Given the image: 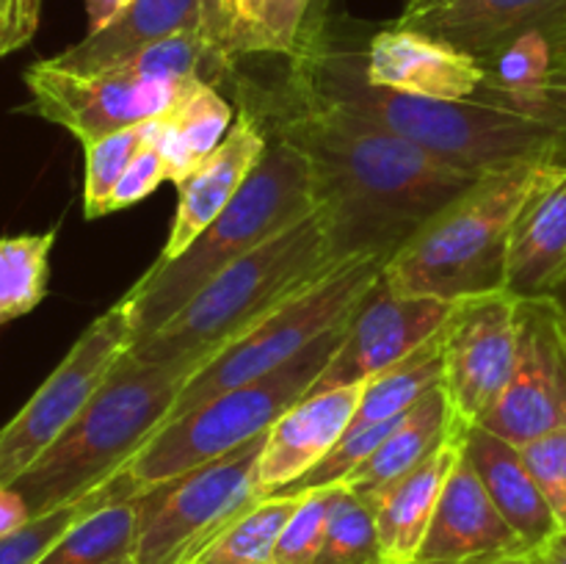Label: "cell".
Segmentation results:
<instances>
[{"label": "cell", "instance_id": "7a4b0ae2", "mask_svg": "<svg viewBox=\"0 0 566 564\" xmlns=\"http://www.w3.org/2000/svg\"><path fill=\"white\" fill-rule=\"evenodd\" d=\"M291 75L464 175L486 177L534 160H566L562 138L523 114L481 100H434L374 86L363 72V55L335 50L326 33L293 55Z\"/></svg>", "mask_w": 566, "mask_h": 564}, {"label": "cell", "instance_id": "1f68e13d", "mask_svg": "<svg viewBox=\"0 0 566 564\" xmlns=\"http://www.w3.org/2000/svg\"><path fill=\"white\" fill-rule=\"evenodd\" d=\"M298 495H271L254 503L193 564H274L282 525L296 509Z\"/></svg>", "mask_w": 566, "mask_h": 564}, {"label": "cell", "instance_id": "52a82bcc", "mask_svg": "<svg viewBox=\"0 0 566 564\" xmlns=\"http://www.w3.org/2000/svg\"><path fill=\"white\" fill-rule=\"evenodd\" d=\"M348 324L337 326L282 368L224 390L182 418L169 420L127 462L133 479L144 487L164 484L265 435L280 415L307 396L332 354L340 348Z\"/></svg>", "mask_w": 566, "mask_h": 564}, {"label": "cell", "instance_id": "bcb514c9", "mask_svg": "<svg viewBox=\"0 0 566 564\" xmlns=\"http://www.w3.org/2000/svg\"><path fill=\"white\" fill-rule=\"evenodd\" d=\"M564 28H566V9H564Z\"/></svg>", "mask_w": 566, "mask_h": 564}, {"label": "cell", "instance_id": "4316f807", "mask_svg": "<svg viewBox=\"0 0 566 564\" xmlns=\"http://www.w3.org/2000/svg\"><path fill=\"white\" fill-rule=\"evenodd\" d=\"M442 385V330L431 341H426L418 352L409 354L385 374L365 382L363 401L352 420V429H365L374 424L401 418L412 409L426 393Z\"/></svg>", "mask_w": 566, "mask_h": 564}, {"label": "cell", "instance_id": "d6a6232c", "mask_svg": "<svg viewBox=\"0 0 566 564\" xmlns=\"http://www.w3.org/2000/svg\"><path fill=\"white\" fill-rule=\"evenodd\" d=\"M313 564H390L381 547L374 509L348 487L337 484L332 492L329 525Z\"/></svg>", "mask_w": 566, "mask_h": 564}, {"label": "cell", "instance_id": "cb8c5ba5", "mask_svg": "<svg viewBox=\"0 0 566 564\" xmlns=\"http://www.w3.org/2000/svg\"><path fill=\"white\" fill-rule=\"evenodd\" d=\"M457 424L459 420L453 418V409L451 404H448L442 385L434 387V390L426 393L412 409H407V412L396 420V426L387 431V437L379 442V448H376L357 470H352V473L343 479V487L357 492L363 501H370L376 492H381L387 484H392L398 476H403L409 468H415L420 459L429 457V453L457 429Z\"/></svg>", "mask_w": 566, "mask_h": 564}, {"label": "cell", "instance_id": "7dc6e473", "mask_svg": "<svg viewBox=\"0 0 566 564\" xmlns=\"http://www.w3.org/2000/svg\"><path fill=\"white\" fill-rule=\"evenodd\" d=\"M130 564H133V562H130Z\"/></svg>", "mask_w": 566, "mask_h": 564}, {"label": "cell", "instance_id": "f35d334b", "mask_svg": "<svg viewBox=\"0 0 566 564\" xmlns=\"http://www.w3.org/2000/svg\"><path fill=\"white\" fill-rule=\"evenodd\" d=\"M238 0H202V33L224 53L227 33L232 28ZM227 55V53H224Z\"/></svg>", "mask_w": 566, "mask_h": 564}, {"label": "cell", "instance_id": "b9f144b4", "mask_svg": "<svg viewBox=\"0 0 566 564\" xmlns=\"http://www.w3.org/2000/svg\"><path fill=\"white\" fill-rule=\"evenodd\" d=\"M329 3H332V0H315V3H313V14H310L307 36H304L302 48H307V44H313L315 39L324 36V20H326V9H329Z\"/></svg>", "mask_w": 566, "mask_h": 564}, {"label": "cell", "instance_id": "5b68a950", "mask_svg": "<svg viewBox=\"0 0 566 564\" xmlns=\"http://www.w3.org/2000/svg\"><path fill=\"white\" fill-rule=\"evenodd\" d=\"M269 136V133H265ZM318 210L313 177L304 160L269 136L263 158L232 199L230 208L175 260H155L147 274L125 293L136 337L144 341L175 318L216 274L254 252L280 232Z\"/></svg>", "mask_w": 566, "mask_h": 564}, {"label": "cell", "instance_id": "6da1fadb", "mask_svg": "<svg viewBox=\"0 0 566 564\" xmlns=\"http://www.w3.org/2000/svg\"><path fill=\"white\" fill-rule=\"evenodd\" d=\"M260 100L269 136L291 147L313 177L337 258L392 254L481 177L440 164L407 138L321 97L287 72Z\"/></svg>", "mask_w": 566, "mask_h": 564}, {"label": "cell", "instance_id": "8992f818", "mask_svg": "<svg viewBox=\"0 0 566 564\" xmlns=\"http://www.w3.org/2000/svg\"><path fill=\"white\" fill-rule=\"evenodd\" d=\"M534 160L492 171L426 221L390 260L381 280L398 296L446 302L506 288V252L514 219L545 169Z\"/></svg>", "mask_w": 566, "mask_h": 564}, {"label": "cell", "instance_id": "e575fe53", "mask_svg": "<svg viewBox=\"0 0 566 564\" xmlns=\"http://www.w3.org/2000/svg\"><path fill=\"white\" fill-rule=\"evenodd\" d=\"M517 448L528 470L534 473L542 495L551 503L558 525L566 529V426L547 431V435Z\"/></svg>", "mask_w": 566, "mask_h": 564}, {"label": "cell", "instance_id": "d590c367", "mask_svg": "<svg viewBox=\"0 0 566 564\" xmlns=\"http://www.w3.org/2000/svg\"><path fill=\"white\" fill-rule=\"evenodd\" d=\"M164 180H166L164 155H160L158 142H153L147 144L136 158H133V164L127 166L122 180L116 182L114 194H111L108 213H116V210H125L130 208V205L142 202V199H147Z\"/></svg>", "mask_w": 566, "mask_h": 564}, {"label": "cell", "instance_id": "9a60e30c", "mask_svg": "<svg viewBox=\"0 0 566 564\" xmlns=\"http://www.w3.org/2000/svg\"><path fill=\"white\" fill-rule=\"evenodd\" d=\"M363 72L374 86L434 100H475L486 77L475 55L398 22L370 36Z\"/></svg>", "mask_w": 566, "mask_h": 564}, {"label": "cell", "instance_id": "3957f363", "mask_svg": "<svg viewBox=\"0 0 566 564\" xmlns=\"http://www.w3.org/2000/svg\"><path fill=\"white\" fill-rule=\"evenodd\" d=\"M340 263L346 260L337 258L329 221L318 208L227 265L175 318L133 343L130 352L147 363L175 365L191 379L221 348Z\"/></svg>", "mask_w": 566, "mask_h": 564}, {"label": "cell", "instance_id": "ee69618b", "mask_svg": "<svg viewBox=\"0 0 566 564\" xmlns=\"http://www.w3.org/2000/svg\"><path fill=\"white\" fill-rule=\"evenodd\" d=\"M446 3H451V0H403V11L398 20H412V17L426 14V11H434Z\"/></svg>", "mask_w": 566, "mask_h": 564}, {"label": "cell", "instance_id": "7bdbcfd3", "mask_svg": "<svg viewBox=\"0 0 566 564\" xmlns=\"http://www.w3.org/2000/svg\"><path fill=\"white\" fill-rule=\"evenodd\" d=\"M536 556H539V564H566V529L558 531Z\"/></svg>", "mask_w": 566, "mask_h": 564}, {"label": "cell", "instance_id": "f6af8a7d", "mask_svg": "<svg viewBox=\"0 0 566 564\" xmlns=\"http://www.w3.org/2000/svg\"><path fill=\"white\" fill-rule=\"evenodd\" d=\"M501 564H539V556H536V553H523V556L506 558V562Z\"/></svg>", "mask_w": 566, "mask_h": 564}, {"label": "cell", "instance_id": "277c9868", "mask_svg": "<svg viewBox=\"0 0 566 564\" xmlns=\"http://www.w3.org/2000/svg\"><path fill=\"white\" fill-rule=\"evenodd\" d=\"M188 376L127 348L70 429L14 481L33 518L53 512L119 473L166 426Z\"/></svg>", "mask_w": 566, "mask_h": 564}, {"label": "cell", "instance_id": "5bb4252c", "mask_svg": "<svg viewBox=\"0 0 566 564\" xmlns=\"http://www.w3.org/2000/svg\"><path fill=\"white\" fill-rule=\"evenodd\" d=\"M531 553L464 457L453 468L412 564H501Z\"/></svg>", "mask_w": 566, "mask_h": 564}, {"label": "cell", "instance_id": "8fae6325", "mask_svg": "<svg viewBox=\"0 0 566 564\" xmlns=\"http://www.w3.org/2000/svg\"><path fill=\"white\" fill-rule=\"evenodd\" d=\"M31 100L20 111L70 130L83 147L138 122L164 116L197 83H171L116 66L99 75H75L53 61H36L25 70Z\"/></svg>", "mask_w": 566, "mask_h": 564}, {"label": "cell", "instance_id": "60d3db41", "mask_svg": "<svg viewBox=\"0 0 566 564\" xmlns=\"http://www.w3.org/2000/svg\"><path fill=\"white\" fill-rule=\"evenodd\" d=\"M133 0H86V17H88V33L103 31L114 20H119Z\"/></svg>", "mask_w": 566, "mask_h": 564}, {"label": "cell", "instance_id": "44dd1931", "mask_svg": "<svg viewBox=\"0 0 566 564\" xmlns=\"http://www.w3.org/2000/svg\"><path fill=\"white\" fill-rule=\"evenodd\" d=\"M186 31H202V0H133L119 20L86 33L50 61L75 75H99L127 64L149 44Z\"/></svg>", "mask_w": 566, "mask_h": 564}, {"label": "cell", "instance_id": "e0dca14e", "mask_svg": "<svg viewBox=\"0 0 566 564\" xmlns=\"http://www.w3.org/2000/svg\"><path fill=\"white\" fill-rule=\"evenodd\" d=\"M363 390L365 382L307 393L271 424L258 462L260 498L280 495L346 437L363 401Z\"/></svg>", "mask_w": 566, "mask_h": 564}, {"label": "cell", "instance_id": "2e32d148", "mask_svg": "<svg viewBox=\"0 0 566 564\" xmlns=\"http://www.w3.org/2000/svg\"><path fill=\"white\" fill-rule=\"evenodd\" d=\"M265 147H269V136H265L258 114L243 105L224 142L191 175L175 182L180 197H177L169 238L158 254L160 263L180 258L230 208V202L263 158Z\"/></svg>", "mask_w": 566, "mask_h": 564}, {"label": "cell", "instance_id": "8d00e7d4", "mask_svg": "<svg viewBox=\"0 0 566 564\" xmlns=\"http://www.w3.org/2000/svg\"><path fill=\"white\" fill-rule=\"evenodd\" d=\"M39 14L42 0H0V59L31 42Z\"/></svg>", "mask_w": 566, "mask_h": 564}, {"label": "cell", "instance_id": "30bf717a", "mask_svg": "<svg viewBox=\"0 0 566 564\" xmlns=\"http://www.w3.org/2000/svg\"><path fill=\"white\" fill-rule=\"evenodd\" d=\"M133 337L136 326L130 304L122 296L83 330L53 374L0 429V487L14 484L70 429L122 354L133 346Z\"/></svg>", "mask_w": 566, "mask_h": 564}, {"label": "cell", "instance_id": "7402d4cb", "mask_svg": "<svg viewBox=\"0 0 566 564\" xmlns=\"http://www.w3.org/2000/svg\"><path fill=\"white\" fill-rule=\"evenodd\" d=\"M564 9L566 0H451L434 11L396 22L418 28L481 61L514 33L553 20Z\"/></svg>", "mask_w": 566, "mask_h": 564}, {"label": "cell", "instance_id": "ab89813d", "mask_svg": "<svg viewBox=\"0 0 566 564\" xmlns=\"http://www.w3.org/2000/svg\"><path fill=\"white\" fill-rule=\"evenodd\" d=\"M33 520L31 509H28L25 498L14 490L11 484L0 487V540L14 531H20L22 525H28Z\"/></svg>", "mask_w": 566, "mask_h": 564}, {"label": "cell", "instance_id": "9c48e42d", "mask_svg": "<svg viewBox=\"0 0 566 564\" xmlns=\"http://www.w3.org/2000/svg\"><path fill=\"white\" fill-rule=\"evenodd\" d=\"M265 435L219 459L188 470L180 479L153 487L136 564H193L254 503L258 462Z\"/></svg>", "mask_w": 566, "mask_h": 564}, {"label": "cell", "instance_id": "4dcf8cb0", "mask_svg": "<svg viewBox=\"0 0 566 564\" xmlns=\"http://www.w3.org/2000/svg\"><path fill=\"white\" fill-rule=\"evenodd\" d=\"M160 130H164V116H155V119L138 122V125L116 130L83 147V153H86V177H83V213H86V219L108 216V202L116 182L122 180L127 166L147 144L158 142Z\"/></svg>", "mask_w": 566, "mask_h": 564}, {"label": "cell", "instance_id": "74e56055", "mask_svg": "<svg viewBox=\"0 0 566 564\" xmlns=\"http://www.w3.org/2000/svg\"><path fill=\"white\" fill-rule=\"evenodd\" d=\"M536 122L551 127L566 147V36L556 50V61H553L551 77H547L545 100L536 111Z\"/></svg>", "mask_w": 566, "mask_h": 564}, {"label": "cell", "instance_id": "4fadbf2b", "mask_svg": "<svg viewBox=\"0 0 566 564\" xmlns=\"http://www.w3.org/2000/svg\"><path fill=\"white\" fill-rule=\"evenodd\" d=\"M453 304L434 296H398L379 280L352 315L340 348L310 393L363 385L390 370L446 326Z\"/></svg>", "mask_w": 566, "mask_h": 564}, {"label": "cell", "instance_id": "ba28073f", "mask_svg": "<svg viewBox=\"0 0 566 564\" xmlns=\"http://www.w3.org/2000/svg\"><path fill=\"white\" fill-rule=\"evenodd\" d=\"M387 260H390L387 254H363V258L346 260L324 280L265 315L258 326L235 337L186 382L169 420L182 418L224 390L282 368L315 341L348 324L365 296L381 280Z\"/></svg>", "mask_w": 566, "mask_h": 564}, {"label": "cell", "instance_id": "836d02e7", "mask_svg": "<svg viewBox=\"0 0 566 564\" xmlns=\"http://www.w3.org/2000/svg\"><path fill=\"white\" fill-rule=\"evenodd\" d=\"M332 492L335 487L326 490H310L298 495L296 509L282 525L280 540L274 547V564H313L324 545L326 525H329L332 512Z\"/></svg>", "mask_w": 566, "mask_h": 564}, {"label": "cell", "instance_id": "d4e9b609", "mask_svg": "<svg viewBox=\"0 0 566 564\" xmlns=\"http://www.w3.org/2000/svg\"><path fill=\"white\" fill-rule=\"evenodd\" d=\"M149 503L153 487L94 509L77 520L36 564H130Z\"/></svg>", "mask_w": 566, "mask_h": 564}, {"label": "cell", "instance_id": "83f0119b", "mask_svg": "<svg viewBox=\"0 0 566 564\" xmlns=\"http://www.w3.org/2000/svg\"><path fill=\"white\" fill-rule=\"evenodd\" d=\"M315 0H238L224 53L232 61L241 55H293L307 36Z\"/></svg>", "mask_w": 566, "mask_h": 564}, {"label": "cell", "instance_id": "f1b7e54d", "mask_svg": "<svg viewBox=\"0 0 566 564\" xmlns=\"http://www.w3.org/2000/svg\"><path fill=\"white\" fill-rule=\"evenodd\" d=\"M147 490L142 481L133 479V473L125 468L116 476H111L108 481L97 484L94 490H88L86 495L75 498V501L64 503V506L53 509V512L42 514V518H33L31 523L22 525L14 534L3 536L0 540V564H36L72 525L81 518H86L94 509L105 506L111 501H119V498L136 495V492Z\"/></svg>", "mask_w": 566, "mask_h": 564}, {"label": "cell", "instance_id": "484cf974", "mask_svg": "<svg viewBox=\"0 0 566 564\" xmlns=\"http://www.w3.org/2000/svg\"><path fill=\"white\" fill-rule=\"evenodd\" d=\"M232 105L224 94L208 83H197L180 97V103L164 114L158 149L166 164V180L180 182L191 175L232 127Z\"/></svg>", "mask_w": 566, "mask_h": 564}, {"label": "cell", "instance_id": "f546056e", "mask_svg": "<svg viewBox=\"0 0 566 564\" xmlns=\"http://www.w3.org/2000/svg\"><path fill=\"white\" fill-rule=\"evenodd\" d=\"M55 232L0 238V324L28 315L44 299Z\"/></svg>", "mask_w": 566, "mask_h": 564}, {"label": "cell", "instance_id": "d6986e66", "mask_svg": "<svg viewBox=\"0 0 566 564\" xmlns=\"http://www.w3.org/2000/svg\"><path fill=\"white\" fill-rule=\"evenodd\" d=\"M464 453V424L429 453L415 468L398 476L392 484L376 492L368 503L374 509L381 547L390 564H412L423 536L429 531L448 479Z\"/></svg>", "mask_w": 566, "mask_h": 564}, {"label": "cell", "instance_id": "ac0fdd59", "mask_svg": "<svg viewBox=\"0 0 566 564\" xmlns=\"http://www.w3.org/2000/svg\"><path fill=\"white\" fill-rule=\"evenodd\" d=\"M566 282V160L551 164L509 236L506 280L517 296H551Z\"/></svg>", "mask_w": 566, "mask_h": 564}, {"label": "cell", "instance_id": "7c38bea8", "mask_svg": "<svg viewBox=\"0 0 566 564\" xmlns=\"http://www.w3.org/2000/svg\"><path fill=\"white\" fill-rule=\"evenodd\" d=\"M520 304L509 288L457 299L442 326V390L453 418L475 426L512 382L520 354Z\"/></svg>", "mask_w": 566, "mask_h": 564}, {"label": "cell", "instance_id": "603a6c76", "mask_svg": "<svg viewBox=\"0 0 566 564\" xmlns=\"http://www.w3.org/2000/svg\"><path fill=\"white\" fill-rule=\"evenodd\" d=\"M564 36V14H558L497 44L486 59H481L486 77L475 100L536 119Z\"/></svg>", "mask_w": 566, "mask_h": 564}, {"label": "cell", "instance_id": "ffe728a7", "mask_svg": "<svg viewBox=\"0 0 566 564\" xmlns=\"http://www.w3.org/2000/svg\"><path fill=\"white\" fill-rule=\"evenodd\" d=\"M464 457L475 468L497 512L517 531L531 553H539L562 531L514 442L492 435L479 424L464 426Z\"/></svg>", "mask_w": 566, "mask_h": 564}]
</instances>
